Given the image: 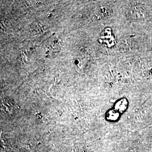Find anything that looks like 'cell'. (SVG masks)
I'll return each mask as SVG.
<instances>
[{"label":"cell","mask_w":152,"mask_h":152,"mask_svg":"<svg viewBox=\"0 0 152 152\" xmlns=\"http://www.w3.org/2000/svg\"><path fill=\"white\" fill-rule=\"evenodd\" d=\"M87 59L85 56L82 55L77 56L75 61L77 71H78L79 72L83 71L85 67L87 64Z\"/></svg>","instance_id":"1"},{"label":"cell","mask_w":152,"mask_h":152,"mask_svg":"<svg viewBox=\"0 0 152 152\" xmlns=\"http://www.w3.org/2000/svg\"><path fill=\"white\" fill-rule=\"evenodd\" d=\"M107 11L108 10L105 7H100L96 11V16L98 18H102L103 16H105L107 14Z\"/></svg>","instance_id":"2"},{"label":"cell","mask_w":152,"mask_h":152,"mask_svg":"<svg viewBox=\"0 0 152 152\" xmlns=\"http://www.w3.org/2000/svg\"><path fill=\"white\" fill-rule=\"evenodd\" d=\"M126 102H124V100H121L117 104L116 109L119 110L123 111L126 108Z\"/></svg>","instance_id":"3"},{"label":"cell","mask_w":152,"mask_h":152,"mask_svg":"<svg viewBox=\"0 0 152 152\" xmlns=\"http://www.w3.org/2000/svg\"><path fill=\"white\" fill-rule=\"evenodd\" d=\"M118 117V114L116 112H114L113 110H112L110 112H109L108 114V118L109 120H116Z\"/></svg>","instance_id":"4"}]
</instances>
